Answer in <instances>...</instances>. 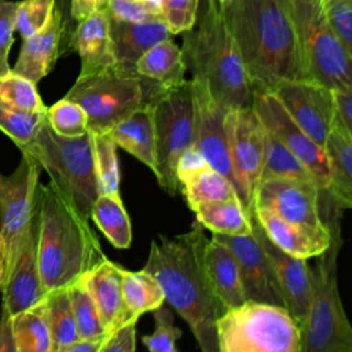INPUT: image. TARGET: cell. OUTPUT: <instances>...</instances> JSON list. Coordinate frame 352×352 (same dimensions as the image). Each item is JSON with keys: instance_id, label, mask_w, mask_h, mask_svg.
<instances>
[{"instance_id": "obj_20", "label": "cell", "mask_w": 352, "mask_h": 352, "mask_svg": "<svg viewBox=\"0 0 352 352\" xmlns=\"http://www.w3.org/2000/svg\"><path fill=\"white\" fill-rule=\"evenodd\" d=\"M121 271V267L104 257L77 280L91 296L107 333H113L131 319H138L129 315L124 304Z\"/></svg>"}, {"instance_id": "obj_10", "label": "cell", "mask_w": 352, "mask_h": 352, "mask_svg": "<svg viewBox=\"0 0 352 352\" xmlns=\"http://www.w3.org/2000/svg\"><path fill=\"white\" fill-rule=\"evenodd\" d=\"M87 114L88 131L106 133L111 126L146 106L144 89L135 69L116 63L111 67L78 74L63 96Z\"/></svg>"}, {"instance_id": "obj_42", "label": "cell", "mask_w": 352, "mask_h": 352, "mask_svg": "<svg viewBox=\"0 0 352 352\" xmlns=\"http://www.w3.org/2000/svg\"><path fill=\"white\" fill-rule=\"evenodd\" d=\"M153 312L155 330L151 334L143 336V344L148 352H179L176 340L182 337V330L173 324V314L162 305Z\"/></svg>"}, {"instance_id": "obj_25", "label": "cell", "mask_w": 352, "mask_h": 352, "mask_svg": "<svg viewBox=\"0 0 352 352\" xmlns=\"http://www.w3.org/2000/svg\"><path fill=\"white\" fill-rule=\"evenodd\" d=\"M162 19H150L136 23L110 21V37L118 65L135 69L138 59L151 47L170 38Z\"/></svg>"}, {"instance_id": "obj_34", "label": "cell", "mask_w": 352, "mask_h": 352, "mask_svg": "<svg viewBox=\"0 0 352 352\" xmlns=\"http://www.w3.org/2000/svg\"><path fill=\"white\" fill-rule=\"evenodd\" d=\"M271 179L315 183L308 169L280 142H278L271 133L267 132L260 182Z\"/></svg>"}, {"instance_id": "obj_54", "label": "cell", "mask_w": 352, "mask_h": 352, "mask_svg": "<svg viewBox=\"0 0 352 352\" xmlns=\"http://www.w3.org/2000/svg\"><path fill=\"white\" fill-rule=\"evenodd\" d=\"M7 267H8V261H7V245L6 241L0 232V290L3 289L4 280H6V275H7Z\"/></svg>"}, {"instance_id": "obj_23", "label": "cell", "mask_w": 352, "mask_h": 352, "mask_svg": "<svg viewBox=\"0 0 352 352\" xmlns=\"http://www.w3.org/2000/svg\"><path fill=\"white\" fill-rule=\"evenodd\" d=\"M59 43L60 25L54 10V15L40 32L23 38L19 56L11 70L37 84L54 69L59 58Z\"/></svg>"}, {"instance_id": "obj_31", "label": "cell", "mask_w": 352, "mask_h": 352, "mask_svg": "<svg viewBox=\"0 0 352 352\" xmlns=\"http://www.w3.org/2000/svg\"><path fill=\"white\" fill-rule=\"evenodd\" d=\"M89 217L114 248H129L132 241L131 221L120 195L99 194L92 205Z\"/></svg>"}, {"instance_id": "obj_39", "label": "cell", "mask_w": 352, "mask_h": 352, "mask_svg": "<svg viewBox=\"0 0 352 352\" xmlns=\"http://www.w3.org/2000/svg\"><path fill=\"white\" fill-rule=\"evenodd\" d=\"M0 102L28 111L47 110L36 84L12 70L0 77Z\"/></svg>"}, {"instance_id": "obj_29", "label": "cell", "mask_w": 352, "mask_h": 352, "mask_svg": "<svg viewBox=\"0 0 352 352\" xmlns=\"http://www.w3.org/2000/svg\"><path fill=\"white\" fill-rule=\"evenodd\" d=\"M195 213L197 223L219 235H246L250 234L249 210L239 199L202 202L190 206Z\"/></svg>"}, {"instance_id": "obj_33", "label": "cell", "mask_w": 352, "mask_h": 352, "mask_svg": "<svg viewBox=\"0 0 352 352\" xmlns=\"http://www.w3.org/2000/svg\"><path fill=\"white\" fill-rule=\"evenodd\" d=\"M18 352H51V336L43 301L11 318Z\"/></svg>"}, {"instance_id": "obj_21", "label": "cell", "mask_w": 352, "mask_h": 352, "mask_svg": "<svg viewBox=\"0 0 352 352\" xmlns=\"http://www.w3.org/2000/svg\"><path fill=\"white\" fill-rule=\"evenodd\" d=\"M72 51H76L81 59L80 74L95 73L117 63L110 37V19L103 7L76 26Z\"/></svg>"}, {"instance_id": "obj_44", "label": "cell", "mask_w": 352, "mask_h": 352, "mask_svg": "<svg viewBox=\"0 0 352 352\" xmlns=\"http://www.w3.org/2000/svg\"><path fill=\"white\" fill-rule=\"evenodd\" d=\"M322 3L334 34L352 55V0H322Z\"/></svg>"}, {"instance_id": "obj_32", "label": "cell", "mask_w": 352, "mask_h": 352, "mask_svg": "<svg viewBox=\"0 0 352 352\" xmlns=\"http://www.w3.org/2000/svg\"><path fill=\"white\" fill-rule=\"evenodd\" d=\"M122 298L131 316L138 318L154 311L165 302L164 292L158 280L144 270L128 271L122 268Z\"/></svg>"}, {"instance_id": "obj_2", "label": "cell", "mask_w": 352, "mask_h": 352, "mask_svg": "<svg viewBox=\"0 0 352 352\" xmlns=\"http://www.w3.org/2000/svg\"><path fill=\"white\" fill-rule=\"evenodd\" d=\"M221 10L253 91L305 80L290 0H226Z\"/></svg>"}, {"instance_id": "obj_56", "label": "cell", "mask_w": 352, "mask_h": 352, "mask_svg": "<svg viewBox=\"0 0 352 352\" xmlns=\"http://www.w3.org/2000/svg\"><path fill=\"white\" fill-rule=\"evenodd\" d=\"M220 1H221V3H224V1H226V0H220Z\"/></svg>"}, {"instance_id": "obj_7", "label": "cell", "mask_w": 352, "mask_h": 352, "mask_svg": "<svg viewBox=\"0 0 352 352\" xmlns=\"http://www.w3.org/2000/svg\"><path fill=\"white\" fill-rule=\"evenodd\" d=\"M290 6L305 80L352 91V55L334 34L322 0H290Z\"/></svg>"}, {"instance_id": "obj_49", "label": "cell", "mask_w": 352, "mask_h": 352, "mask_svg": "<svg viewBox=\"0 0 352 352\" xmlns=\"http://www.w3.org/2000/svg\"><path fill=\"white\" fill-rule=\"evenodd\" d=\"M54 6L60 25L59 56H63L72 52V38L76 28L70 18V0H54Z\"/></svg>"}, {"instance_id": "obj_27", "label": "cell", "mask_w": 352, "mask_h": 352, "mask_svg": "<svg viewBox=\"0 0 352 352\" xmlns=\"http://www.w3.org/2000/svg\"><path fill=\"white\" fill-rule=\"evenodd\" d=\"M106 135L117 147L128 151L154 170V125L147 104L117 122Z\"/></svg>"}, {"instance_id": "obj_43", "label": "cell", "mask_w": 352, "mask_h": 352, "mask_svg": "<svg viewBox=\"0 0 352 352\" xmlns=\"http://www.w3.org/2000/svg\"><path fill=\"white\" fill-rule=\"evenodd\" d=\"M199 0H164L162 19L170 34L192 29L197 22Z\"/></svg>"}, {"instance_id": "obj_46", "label": "cell", "mask_w": 352, "mask_h": 352, "mask_svg": "<svg viewBox=\"0 0 352 352\" xmlns=\"http://www.w3.org/2000/svg\"><path fill=\"white\" fill-rule=\"evenodd\" d=\"M103 8L110 21L136 23L150 19H161L138 0H104Z\"/></svg>"}, {"instance_id": "obj_30", "label": "cell", "mask_w": 352, "mask_h": 352, "mask_svg": "<svg viewBox=\"0 0 352 352\" xmlns=\"http://www.w3.org/2000/svg\"><path fill=\"white\" fill-rule=\"evenodd\" d=\"M43 307L51 336V352H65L78 341L67 289H58L45 294Z\"/></svg>"}, {"instance_id": "obj_13", "label": "cell", "mask_w": 352, "mask_h": 352, "mask_svg": "<svg viewBox=\"0 0 352 352\" xmlns=\"http://www.w3.org/2000/svg\"><path fill=\"white\" fill-rule=\"evenodd\" d=\"M252 109L265 131L280 142L308 169L323 192L329 180L327 160L323 148L293 121L272 92L261 89L253 91Z\"/></svg>"}, {"instance_id": "obj_40", "label": "cell", "mask_w": 352, "mask_h": 352, "mask_svg": "<svg viewBox=\"0 0 352 352\" xmlns=\"http://www.w3.org/2000/svg\"><path fill=\"white\" fill-rule=\"evenodd\" d=\"M47 122L55 133L65 138H76L88 132L85 111L66 98L47 107Z\"/></svg>"}, {"instance_id": "obj_1", "label": "cell", "mask_w": 352, "mask_h": 352, "mask_svg": "<svg viewBox=\"0 0 352 352\" xmlns=\"http://www.w3.org/2000/svg\"><path fill=\"white\" fill-rule=\"evenodd\" d=\"M208 238L198 223L188 232L151 241L142 270L162 287L165 301L188 323L201 352H219L216 324L227 311L214 294L205 272L204 250Z\"/></svg>"}, {"instance_id": "obj_16", "label": "cell", "mask_w": 352, "mask_h": 352, "mask_svg": "<svg viewBox=\"0 0 352 352\" xmlns=\"http://www.w3.org/2000/svg\"><path fill=\"white\" fill-rule=\"evenodd\" d=\"M271 92L293 121L323 148L334 122L333 89L311 80H283Z\"/></svg>"}, {"instance_id": "obj_3", "label": "cell", "mask_w": 352, "mask_h": 352, "mask_svg": "<svg viewBox=\"0 0 352 352\" xmlns=\"http://www.w3.org/2000/svg\"><path fill=\"white\" fill-rule=\"evenodd\" d=\"M103 258L88 220L51 182L38 184L37 260L45 294L70 287Z\"/></svg>"}, {"instance_id": "obj_22", "label": "cell", "mask_w": 352, "mask_h": 352, "mask_svg": "<svg viewBox=\"0 0 352 352\" xmlns=\"http://www.w3.org/2000/svg\"><path fill=\"white\" fill-rule=\"evenodd\" d=\"M323 151L327 160V192L340 210L352 206V133L333 124Z\"/></svg>"}, {"instance_id": "obj_17", "label": "cell", "mask_w": 352, "mask_h": 352, "mask_svg": "<svg viewBox=\"0 0 352 352\" xmlns=\"http://www.w3.org/2000/svg\"><path fill=\"white\" fill-rule=\"evenodd\" d=\"M212 238L228 246L235 254L246 301L285 307L272 263L252 231L236 236L212 234Z\"/></svg>"}, {"instance_id": "obj_47", "label": "cell", "mask_w": 352, "mask_h": 352, "mask_svg": "<svg viewBox=\"0 0 352 352\" xmlns=\"http://www.w3.org/2000/svg\"><path fill=\"white\" fill-rule=\"evenodd\" d=\"M136 322L138 319H131L114 330L103 344L100 352H135Z\"/></svg>"}, {"instance_id": "obj_4", "label": "cell", "mask_w": 352, "mask_h": 352, "mask_svg": "<svg viewBox=\"0 0 352 352\" xmlns=\"http://www.w3.org/2000/svg\"><path fill=\"white\" fill-rule=\"evenodd\" d=\"M183 60L192 81L206 88L224 109H248L253 87L226 23L221 1L204 0L197 22L183 37Z\"/></svg>"}, {"instance_id": "obj_37", "label": "cell", "mask_w": 352, "mask_h": 352, "mask_svg": "<svg viewBox=\"0 0 352 352\" xmlns=\"http://www.w3.org/2000/svg\"><path fill=\"white\" fill-rule=\"evenodd\" d=\"M45 120L47 110L28 111L0 102V131L4 132L18 148L34 139Z\"/></svg>"}, {"instance_id": "obj_28", "label": "cell", "mask_w": 352, "mask_h": 352, "mask_svg": "<svg viewBox=\"0 0 352 352\" xmlns=\"http://www.w3.org/2000/svg\"><path fill=\"white\" fill-rule=\"evenodd\" d=\"M136 73L158 88H166L184 81L186 65L182 48L170 38L146 51L135 65Z\"/></svg>"}, {"instance_id": "obj_48", "label": "cell", "mask_w": 352, "mask_h": 352, "mask_svg": "<svg viewBox=\"0 0 352 352\" xmlns=\"http://www.w3.org/2000/svg\"><path fill=\"white\" fill-rule=\"evenodd\" d=\"M206 166H209V165L205 161V158L202 157V154L197 150V147L194 144L191 147H188L180 155L177 165H176V177L180 184V188H182L183 183L190 180L192 176H195L198 172H201Z\"/></svg>"}, {"instance_id": "obj_35", "label": "cell", "mask_w": 352, "mask_h": 352, "mask_svg": "<svg viewBox=\"0 0 352 352\" xmlns=\"http://www.w3.org/2000/svg\"><path fill=\"white\" fill-rule=\"evenodd\" d=\"M180 192H183L188 206L202 202L239 199L232 183L210 166L183 183Z\"/></svg>"}, {"instance_id": "obj_53", "label": "cell", "mask_w": 352, "mask_h": 352, "mask_svg": "<svg viewBox=\"0 0 352 352\" xmlns=\"http://www.w3.org/2000/svg\"><path fill=\"white\" fill-rule=\"evenodd\" d=\"M109 336L110 334L95 340H78L73 345H70L65 352H100Z\"/></svg>"}, {"instance_id": "obj_14", "label": "cell", "mask_w": 352, "mask_h": 352, "mask_svg": "<svg viewBox=\"0 0 352 352\" xmlns=\"http://www.w3.org/2000/svg\"><path fill=\"white\" fill-rule=\"evenodd\" d=\"M38 238V191L34 213L16 248L8 257L7 275L3 285V312L10 318L40 304L45 292L43 289L37 260Z\"/></svg>"}, {"instance_id": "obj_6", "label": "cell", "mask_w": 352, "mask_h": 352, "mask_svg": "<svg viewBox=\"0 0 352 352\" xmlns=\"http://www.w3.org/2000/svg\"><path fill=\"white\" fill-rule=\"evenodd\" d=\"M19 150L48 173L50 182L88 220L99 195L89 131L65 138L55 133L45 120L34 139Z\"/></svg>"}, {"instance_id": "obj_52", "label": "cell", "mask_w": 352, "mask_h": 352, "mask_svg": "<svg viewBox=\"0 0 352 352\" xmlns=\"http://www.w3.org/2000/svg\"><path fill=\"white\" fill-rule=\"evenodd\" d=\"M0 352H18L11 329V318L3 312L0 318Z\"/></svg>"}, {"instance_id": "obj_50", "label": "cell", "mask_w": 352, "mask_h": 352, "mask_svg": "<svg viewBox=\"0 0 352 352\" xmlns=\"http://www.w3.org/2000/svg\"><path fill=\"white\" fill-rule=\"evenodd\" d=\"M334 122L346 132L352 133V91L333 89Z\"/></svg>"}, {"instance_id": "obj_55", "label": "cell", "mask_w": 352, "mask_h": 352, "mask_svg": "<svg viewBox=\"0 0 352 352\" xmlns=\"http://www.w3.org/2000/svg\"><path fill=\"white\" fill-rule=\"evenodd\" d=\"M138 1L144 4L154 15H157L158 18L162 19V3H164V0H138Z\"/></svg>"}, {"instance_id": "obj_38", "label": "cell", "mask_w": 352, "mask_h": 352, "mask_svg": "<svg viewBox=\"0 0 352 352\" xmlns=\"http://www.w3.org/2000/svg\"><path fill=\"white\" fill-rule=\"evenodd\" d=\"M69 290V297H70V304H72V311H73V318L76 322L77 333L80 340H95L104 337L107 334L106 329L102 324L99 312L88 294V292L78 283L76 282Z\"/></svg>"}, {"instance_id": "obj_12", "label": "cell", "mask_w": 352, "mask_h": 352, "mask_svg": "<svg viewBox=\"0 0 352 352\" xmlns=\"http://www.w3.org/2000/svg\"><path fill=\"white\" fill-rule=\"evenodd\" d=\"M320 192L314 182L271 179L257 184L250 206L267 208L311 236L329 242L330 230L319 213Z\"/></svg>"}, {"instance_id": "obj_26", "label": "cell", "mask_w": 352, "mask_h": 352, "mask_svg": "<svg viewBox=\"0 0 352 352\" xmlns=\"http://www.w3.org/2000/svg\"><path fill=\"white\" fill-rule=\"evenodd\" d=\"M249 209L254 213L267 238L290 256L305 260L314 258L323 253L330 243V241L323 242L311 236L300 227L285 221L267 208L250 206Z\"/></svg>"}, {"instance_id": "obj_5", "label": "cell", "mask_w": 352, "mask_h": 352, "mask_svg": "<svg viewBox=\"0 0 352 352\" xmlns=\"http://www.w3.org/2000/svg\"><path fill=\"white\" fill-rule=\"evenodd\" d=\"M330 243L316 256L311 272V298L298 324V352H352V326L345 314L337 282V257L342 246L337 217L326 223Z\"/></svg>"}, {"instance_id": "obj_18", "label": "cell", "mask_w": 352, "mask_h": 352, "mask_svg": "<svg viewBox=\"0 0 352 352\" xmlns=\"http://www.w3.org/2000/svg\"><path fill=\"white\" fill-rule=\"evenodd\" d=\"M192 94L195 109L194 146L208 165L226 176L235 187L224 126V118L228 110L220 106L206 88L195 81H192Z\"/></svg>"}, {"instance_id": "obj_19", "label": "cell", "mask_w": 352, "mask_h": 352, "mask_svg": "<svg viewBox=\"0 0 352 352\" xmlns=\"http://www.w3.org/2000/svg\"><path fill=\"white\" fill-rule=\"evenodd\" d=\"M249 219L252 232L256 235L272 263L285 301V308L289 311L296 323L300 324L305 316L311 298L309 264L305 258L290 256L274 245L264 234L252 209H249Z\"/></svg>"}, {"instance_id": "obj_8", "label": "cell", "mask_w": 352, "mask_h": 352, "mask_svg": "<svg viewBox=\"0 0 352 352\" xmlns=\"http://www.w3.org/2000/svg\"><path fill=\"white\" fill-rule=\"evenodd\" d=\"M154 125V175L169 195L179 192L176 165L180 155L194 144L192 81L158 89L148 100Z\"/></svg>"}, {"instance_id": "obj_51", "label": "cell", "mask_w": 352, "mask_h": 352, "mask_svg": "<svg viewBox=\"0 0 352 352\" xmlns=\"http://www.w3.org/2000/svg\"><path fill=\"white\" fill-rule=\"evenodd\" d=\"M104 0H70V18L74 28L92 12L103 7Z\"/></svg>"}, {"instance_id": "obj_11", "label": "cell", "mask_w": 352, "mask_h": 352, "mask_svg": "<svg viewBox=\"0 0 352 352\" xmlns=\"http://www.w3.org/2000/svg\"><path fill=\"white\" fill-rule=\"evenodd\" d=\"M224 126L235 190L241 204L249 209L260 182L267 131L252 107L228 110Z\"/></svg>"}, {"instance_id": "obj_9", "label": "cell", "mask_w": 352, "mask_h": 352, "mask_svg": "<svg viewBox=\"0 0 352 352\" xmlns=\"http://www.w3.org/2000/svg\"><path fill=\"white\" fill-rule=\"evenodd\" d=\"M219 352H298L300 330L285 307L245 301L217 320Z\"/></svg>"}, {"instance_id": "obj_24", "label": "cell", "mask_w": 352, "mask_h": 352, "mask_svg": "<svg viewBox=\"0 0 352 352\" xmlns=\"http://www.w3.org/2000/svg\"><path fill=\"white\" fill-rule=\"evenodd\" d=\"M204 264L214 294L227 309L239 307L246 301L239 265L228 246L213 238L208 239L204 250Z\"/></svg>"}, {"instance_id": "obj_15", "label": "cell", "mask_w": 352, "mask_h": 352, "mask_svg": "<svg viewBox=\"0 0 352 352\" xmlns=\"http://www.w3.org/2000/svg\"><path fill=\"white\" fill-rule=\"evenodd\" d=\"M41 166L28 154L10 175H0V232L7 245V261L29 226L37 204Z\"/></svg>"}, {"instance_id": "obj_36", "label": "cell", "mask_w": 352, "mask_h": 352, "mask_svg": "<svg viewBox=\"0 0 352 352\" xmlns=\"http://www.w3.org/2000/svg\"><path fill=\"white\" fill-rule=\"evenodd\" d=\"M94 164L99 194L120 195V168L117 146L106 133L91 132Z\"/></svg>"}, {"instance_id": "obj_45", "label": "cell", "mask_w": 352, "mask_h": 352, "mask_svg": "<svg viewBox=\"0 0 352 352\" xmlns=\"http://www.w3.org/2000/svg\"><path fill=\"white\" fill-rule=\"evenodd\" d=\"M16 7L18 1L0 0V77L11 70L8 55L14 43Z\"/></svg>"}, {"instance_id": "obj_41", "label": "cell", "mask_w": 352, "mask_h": 352, "mask_svg": "<svg viewBox=\"0 0 352 352\" xmlns=\"http://www.w3.org/2000/svg\"><path fill=\"white\" fill-rule=\"evenodd\" d=\"M54 0H22L18 1L15 14V30L22 38L40 32L54 15Z\"/></svg>"}]
</instances>
